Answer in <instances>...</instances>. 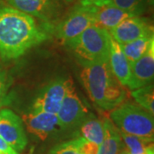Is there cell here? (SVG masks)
I'll list each match as a JSON object with an SVG mask.
<instances>
[{
	"instance_id": "obj_1",
	"label": "cell",
	"mask_w": 154,
	"mask_h": 154,
	"mask_svg": "<svg viewBox=\"0 0 154 154\" xmlns=\"http://www.w3.org/2000/svg\"><path fill=\"white\" fill-rule=\"evenodd\" d=\"M45 25L9 6L0 7V57L16 59L49 38Z\"/></svg>"
},
{
	"instance_id": "obj_2",
	"label": "cell",
	"mask_w": 154,
	"mask_h": 154,
	"mask_svg": "<svg viewBox=\"0 0 154 154\" xmlns=\"http://www.w3.org/2000/svg\"><path fill=\"white\" fill-rule=\"evenodd\" d=\"M81 77L91 100L104 110H113L126 99V90L113 75L109 60L83 66Z\"/></svg>"
},
{
	"instance_id": "obj_3",
	"label": "cell",
	"mask_w": 154,
	"mask_h": 154,
	"mask_svg": "<svg viewBox=\"0 0 154 154\" xmlns=\"http://www.w3.org/2000/svg\"><path fill=\"white\" fill-rule=\"evenodd\" d=\"M110 39L111 36L108 30L93 25L66 45L83 67L109 60Z\"/></svg>"
},
{
	"instance_id": "obj_4",
	"label": "cell",
	"mask_w": 154,
	"mask_h": 154,
	"mask_svg": "<svg viewBox=\"0 0 154 154\" xmlns=\"http://www.w3.org/2000/svg\"><path fill=\"white\" fill-rule=\"evenodd\" d=\"M110 116L119 131L153 141V116L137 104L123 102L111 110Z\"/></svg>"
},
{
	"instance_id": "obj_5",
	"label": "cell",
	"mask_w": 154,
	"mask_h": 154,
	"mask_svg": "<svg viewBox=\"0 0 154 154\" xmlns=\"http://www.w3.org/2000/svg\"><path fill=\"white\" fill-rule=\"evenodd\" d=\"M96 6L77 5L60 22L51 28V33L66 45L87 28L94 25Z\"/></svg>"
},
{
	"instance_id": "obj_6",
	"label": "cell",
	"mask_w": 154,
	"mask_h": 154,
	"mask_svg": "<svg viewBox=\"0 0 154 154\" xmlns=\"http://www.w3.org/2000/svg\"><path fill=\"white\" fill-rule=\"evenodd\" d=\"M57 117L63 130L79 128L93 115L80 99L70 78L67 80L66 92Z\"/></svg>"
},
{
	"instance_id": "obj_7",
	"label": "cell",
	"mask_w": 154,
	"mask_h": 154,
	"mask_svg": "<svg viewBox=\"0 0 154 154\" xmlns=\"http://www.w3.org/2000/svg\"><path fill=\"white\" fill-rule=\"evenodd\" d=\"M13 9L22 11L33 18H38L48 28H51L60 17L63 3L60 0H4Z\"/></svg>"
},
{
	"instance_id": "obj_8",
	"label": "cell",
	"mask_w": 154,
	"mask_h": 154,
	"mask_svg": "<svg viewBox=\"0 0 154 154\" xmlns=\"http://www.w3.org/2000/svg\"><path fill=\"white\" fill-rule=\"evenodd\" d=\"M0 137L18 152L28 144L22 118L9 109L0 110Z\"/></svg>"
},
{
	"instance_id": "obj_9",
	"label": "cell",
	"mask_w": 154,
	"mask_h": 154,
	"mask_svg": "<svg viewBox=\"0 0 154 154\" xmlns=\"http://www.w3.org/2000/svg\"><path fill=\"white\" fill-rule=\"evenodd\" d=\"M28 132L40 140H45L63 131L57 114L31 110L22 116Z\"/></svg>"
},
{
	"instance_id": "obj_10",
	"label": "cell",
	"mask_w": 154,
	"mask_h": 154,
	"mask_svg": "<svg viewBox=\"0 0 154 154\" xmlns=\"http://www.w3.org/2000/svg\"><path fill=\"white\" fill-rule=\"evenodd\" d=\"M109 33L111 38L121 45L138 38L153 36V28L148 20L136 16L123 20Z\"/></svg>"
},
{
	"instance_id": "obj_11",
	"label": "cell",
	"mask_w": 154,
	"mask_h": 154,
	"mask_svg": "<svg viewBox=\"0 0 154 154\" xmlns=\"http://www.w3.org/2000/svg\"><path fill=\"white\" fill-rule=\"evenodd\" d=\"M67 80L57 78L45 86L34 99L31 110L57 114L66 92Z\"/></svg>"
},
{
	"instance_id": "obj_12",
	"label": "cell",
	"mask_w": 154,
	"mask_h": 154,
	"mask_svg": "<svg viewBox=\"0 0 154 154\" xmlns=\"http://www.w3.org/2000/svg\"><path fill=\"white\" fill-rule=\"evenodd\" d=\"M154 77V42L139 60L130 64V78L127 86L131 90L152 84Z\"/></svg>"
},
{
	"instance_id": "obj_13",
	"label": "cell",
	"mask_w": 154,
	"mask_h": 154,
	"mask_svg": "<svg viewBox=\"0 0 154 154\" xmlns=\"http://www.w3.org/2000/svg\"><path fill=\"white\" fill-rule=\"evenodd\" d=\"M132 17L136 16L110 5L96 6L94 26L110 31L123 20Z\"/></svg>"
},
{
	"instance_id": "obj_14",
	"label": "cell",
	"mask_w": 154,
	"mask_h": 154,
	"mask_svg": "<svg viewBox=\"0 0 154 154\" xmlns=\"http://www.w3.org/2000/svg\"><path fill=\"white\" fill-rule=\"evenodd\" d=\"M109 63L110 69L122 86H127L130 78V64L124 55L121 45L111 38Z\"/></svg>"
},
{
	"instance_id": "obj_15",
	"label": "cell",
	"mask_w": 154,
	"mask_h": 154,
	"mask_svg": "<svg viewBox=\"0 0 154 154\" xmlns=\"http://www.w3.org/2000/svg\"><path fill=\"white\" fill-rule=\"evenodd\" d=\"M103 122L105 127V137L102 143L99 145L98 154H118L122 147L120 132L110 119L105 118Z\"/></svg>"
},
{
	"instance_id": "obj_16",
	"label": "cell",
	"mask_w": 154,
	"mask_h": 154,
	"mask_svg": "<svg viewBox=\"0 0 154 154\" xmlns=\"http://www.w3.org/2000/svg\"><path fill=\"white\" fill-rule=\"evenodd\" d=\"M79 132L81 134V137L99 146L105 137L104 122L93 116L79 127Z\"/></svg>"
},
{
	"instance_id": "obj_17",
	"label": "cell",
	"mask_w": 154,
	"mask_h": 154,
	"mask_svg": "<svg viewBox=\"0 0 154 154\" xmlns=\"http://www.w3.org/2000/svg\"><path fill=\"white\" fill-rule=\"evenodd\" d=\"M154 42L153 36L138 38L134 41L121 44L122 50L129 64L139 60L146 52L149 46Z\"/></svg>"
},
{
	"instance_id": "obj_18",
	"label": "cell",
	"mask_w": 154,
	"mask_h": 154,
	"mask_svg": "<svg viewBox=\"0 0 154 154\" xmlns=\"http://www.w3.org/2000/svg\"><path fill=\"white\" fill-rule=\"evenodd\" d=\"M131 94L138 105L148 111L151 115H154V93L152 84L133 90Z\"/></svg>"
},
{
	"instance_id": "obj_19",
	"label": "cell",
	"mask_w": 154,
	"mask_h": 154,
	"mask_svg": "<svg viewBox=\"0 0 154 154\" xmlns=\"http://www.w3.org/2000/svg\"><path fill=\"white\" fill-rule=\"evenodd\" d=\"M119 132L121 135L122 141L124 144L125 150L128 152V154H143L144 152H146L149 146L152 145V142H150L142 138L127 134L121 131Z\"/></svg>"
},
{
	"instance_id": "obj_20",
	"label": "cell",
	"mask_w": 154,
	"mask_h": 154,
	"mask_svg": "<svg viewBox=\"0 0 154 154\" xmlns=\"http://www.w3.org/2000/svg\"><path fill=\"white\" fill-rule=\"evenodd\" d=\"M151 3V0H110L109 5L130 12L134 16L142 15Z\"/></svg>"
},
{
	"instance_id": "obj_21",
	"label": "cell",
	"mask_w": 154,
	"mask_h": 154,
	"mask_svg": "<svg viewBox=\"0 0 154 154\" xmlns=\"http://www.w3.org/2000/svg\"><path fill=\"white\" fill-rule=\"evenodd\" d=\"M11 84V77L5 69L0 66V108L8 103V91Z\"/></svg>"
},
{
	"instance_id": "obj_22",
	"label": "cell",
	"mask_w": 154,
	"mask_h": 154,
	"mask_svg": "<svg viewBox=\"0 0 154 154\" xmlns=\"http://www.w3.org/2000/svg\"><path fill=\"white\" fill-rule=\"evenodd\" d=\"M74 145L82 154H98L99 146L98 144L91 142L82 137L72 140Z\"/></svg>"
},
{
	"instance_id": "obj_23",
	"label": "cell",
	"mask_w": 154,
	"mask_h": 154,
	"mask_svg": "<svg viewBox=\"0 0 154 154\" xmlns=\"http://www.w3.org/2000/svg\"><path fill=\"white\" fill-rule=\"evenodd\" d=\"M48 154H82L76 146L74 145L72 140L56 145L50 150Z\"/></svg>"
},
{
	"instance_id": "obj_24",
	"label": "cell",
	"mask_w": 154,
	"mask_h": 154,
	"mask_svg": "<svg viewBox=\"0 0 154 154\" xmlns=\"http://www.w3.org/2000/svg\"><path fill=\"white\" fill-rule=\"evenodd\" d=\"M0 154H20L0 137Z\"/></svg>"
},
{
	"instance_id": "obj_25",
	"label": "cell",
	"mask_w": 154,
	"mask_h": 154,
	"mask_svg": "<svg viewBox=\"0 0 154 154\" xmlns=\"http://www.w3.org/2000/svg\"><path fill=\"white\" fill-rule=\"evenodd\" d=\"M110 0H81V4L85 5L103 6L109 5Z\"/></svg>"
},
{
	"instance_id": "obj_26",
	"label": "cell",
	"mask_w": 154,
	"mask_h": 154,
	"mask_svg": "<svg viewBox=\"0 0 154 154\" xmlns=\"http://www.w3.org/2000/svg\"><path fill=\"white\" fill-rule=\"evenodd\" d=\"M143 154H153V146H152V145L149 146L147 149H146V152H144Z\"/></svg>"
},
{
	"instance_id": "obj_27",
	"label": "cell",
	"mask_w": 154,
	"mask_h": 154,
	"mask_svg": "<svg viewBox=\"0 0 154 154\" xmlns=\"http://www.w3.org/2000/svg\"><path fill=\"white\" fill-rule=\"evenodd\" d=\"M60 1L62 3H64V4H70L74 0H60Z\"/></svg>"
},
{
	"instance_id": "obj_28",
	"label": "cell",
	"mask_w": 154,
	"mask_h": 154,
	"mask_svg": "<svg viewBox=\"0 0 154 154\" xmlns=\"http://www.w3.org/2000/svg\"><path fill=\"white\" fill-rule=\"evenodd\" d=\"M118 154H128V152L126 150L124 149V150H122L121 152H120Z\"/></svg>"
},
{
	"instance_id": "obj_29",
	"label": "cell",
	"mask_w": 154,
	"mask_h": 154,
	"mask_svg": "<svg viewBox=\"0 0 154 154\" xmlns=\"http://www.w3.org/2000/svg\"><path fill=\"white\" fill-rule=\"evenodd\" d=\"M29 154H33V151H31V152H30V153H29Z\"/></svg>"
}]
</instances>
